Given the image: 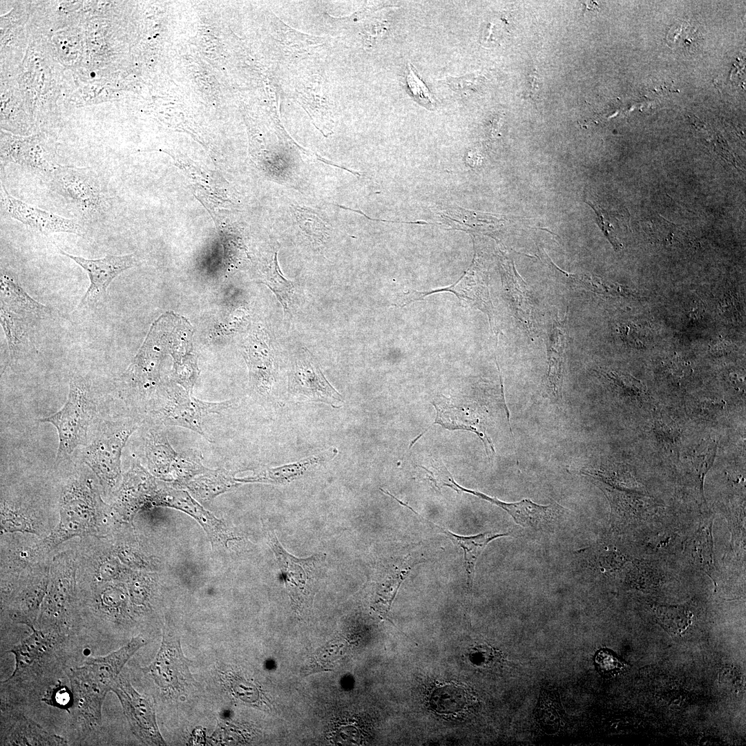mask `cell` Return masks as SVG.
<instances>
[{
  "mask_svg": "<svg viewBox=\"0 0 746 746\" xmlns=\"http://www.w3.org/2000/svg\"><path fill=\"white\" fill-rule=\"evenodd\" d=\"M1 141V157L4 162L15 163L47 176L57 165L44 156L41 148L32 139L23 140L3 135Z\"/></svg>",
  "mask_w": 746,
  "mask_h": 746,
  "instance_id": "7402d4cb",
  "label": "cell"
},
{
  "mask_svg": "<svg viewBox=\"0 0 746 746\" xmlns=\"http://www.w3.org/2000/svg\"><path fill=\"white\" fill-rule=\"evenodd\" d=\"M455 486L458 492L462 491L471 494L502 508L513 517L517 524L524 527H537L540 524L549 519L557 508L556 505H539L530 499L508 503L483 492L463 488L457 483Z\"/></svg>",
  "mask_w": 746,
  "mask_h": 746,
  "instance_id": "44dd1931",
  "label": "cell"
},
{
  "mask_svg": "<svg viewBox=\"0 0 746 746\" xmlns=\"http://www.w3.org/2000/svg\"><path fill=\"white\" fill-rule=\"evenodd\" d=\"M70 638L54 631L32 629L28 636L8 651L14 655L15 666L1 686L37 690L46 673L64 665V649Z\"/></svg>",
  "mask_w": 746,
  "mask_h": 746,
  "instance_id": "7a4b0ae2",
  "label": "cell"
},
{
  "mask_svg": "<svg viewBox=\"0 0 746 746\" xmlns=\"http://www.w3.org/2000/svg\"><path fill=\"white\" fill-rule=\"evenodd\" d=\"M14 532L37 534L36 522L25 508L6 500L1 501V534Z\"/></svg>",
  "mask_w": 746,
  "mask_h": 746,
  "instance_id": "d6a6232c",
  "label": "cell"
},
{
  "mask_svg": "<svg viewBox=\"0 0 746 746\" xmlns=\"http://www.w3.org/2000/svg\"><path fill=\"white\" fill-rule=\"evenodd\" d=\"M711 528V522L701 525L688 547L694 563L713 579L716 567Z\"/></svg>",
  "mask_w": 746,
  "mask_h": 746,
  "instance_id": "f546056e",
  "label": "cell"
},
{
  "mask_svg": "<svg viewBox=\"0 0 746 746\" xmlns=\"http://www.w3.org/2000/svg\"><path fill=\"white\" fill-rule=\"evenodd\" d=\"M717 449L716 441L709 439L695 447L688 457V469L696 479L699 489L703 495L704 479L714 464Z\"/></svg>",
  "mask_w": 746,
  "mask_h": 746,
  "instance_id": "836d02e7",
  "label": "cell"
},
{
  "mask_svg": "<svg viewBox=\"0 0 746 746\" xmlns=\"http://www.w3.org/2000/svg\"><path fill=\"white\" fill-rule=\"evenodd\" d=\"M56 247L60 254L73 260L88 274L90 285L80 301L81 306L91 305L106 298L107 288L113 280L137 263L135 254L123 256L107 254L102 258L93 260L72 255Z\"/></svg>",
  "mask_w": 746,
  "mask_h": 746,
  "instance_id": "7c38bea8",
  "label": "cell"
},
{
  "mask_svg": "<svg viewBox=\"0 0 746 746\" xmlns=\"http://www.w3.org/2000/svg\"><path fill=\"white\" fill-rule=\"evenodd\" d=\"M126 593L120 584L113 582L97 583L91 604L97 614L105 622L113 621L122 615L126 609Z\"/></svg>",
  "mask_w": 746,
  "mask_h": 746,
  "instance_id": "83f0119b",
  "label": "cell"
},
{
  "mask_svg": "<svg viewBox=\"0 0 746 746\" xmlns=\"http://www.w3.org/2000/svg\"><path fill=\"white\" fill-rule=\"evenodd\" d=\"M202 454L198 450L189 449L178 453L171 470L175 473V481L185 484L208 468L202 463Z\"/></svg>",
  "mask_w": 746,
  "mask_h": 746,
  "instance_id": "74e56055",
  "label": "cell"
},
{
  "mask_svg": "<svg viewBox=\"0 0 746 746\" xmlns=\"http://www.w3.org/2000/svg\"><path fill=\"white\" fill-rule=\"evenodd\" d=\"M437 411L434 423L440 424L450 430H463L475 433L482 441L487 455L490 459V455H495L493 444L486 432L485 426L479 419L468 414L463 408H457L449 403H433Z\"/></svg>",
  "mask_w": 746,
  "mask_h": 746,
  "instance_id": "d4e9b609",
  "label": "cell"
},
{
  "mask_svg": "<svg viewBox=\"0 0 746 746\" xmlns=\"http://www.w3.org/2000/svg\"><path fill=\"white\" fill-rule=\"evenodd\" d=\"M595 663L598 671L606 677H614L625 669V663L611 651L602 649L597 652Z\"/></svg>",
  "mask_w": 746,
  "mask_h": 746,
  "instance_id": "ee69618b",
  "label": "cell"
},
{
  "mask_svg": "<svg viewBox=\"0 0 746 746\" xmlns=\"http://www.w3.org/2000/svg\"><path fill=\"white\" fill-rule=\"evenodd\" d=\"M694 27H691L689 23L682 21L674 23L667 35V43L671 48H680L688 50L694 46V41L698 36L696 35Z\"/></svg>",
  "mask_w": 746,
  "mask_h": 746,
  "instance_id": "b9f144b4",
  "label": "cell"
},
{
  "mask_svg": "<svg viewBox=\"0 0 746 746\" xmlns=\"http://www.w3.org/2000/svg\"><path fill=\"white\" fill-rule=\"evenodd\" d=\"M1 745H68L15 707H1Z\"/></svg>",
  "mask_w": 746,
  "mask_h": 746,
  "instance_id": "9a60e30c",
  "label": "cell"
},
{
  "mask_svg": "<svg viewBox=\"0 0 746 746\" xmlns=\"http://www.w3.org/2000/svg\"><path fill=\"white\" fill-rule=\"evenodd\" d=\"M406 79L408 88L417 100L424 106L433 108L434 101L429 90L418 77L410 63L408 64Z\"/></svg>",
  "mask_w": 746,
  "mask_h": 746,
  "instance_id": "7dc6e473",
  "label": "cell"
},
{
  "mask_svg": "<svg viewBox=\"0 0 746 746\" xmlns=\"http://www.w3.org/2000/svg\"><path fill=\"white\" fill-rule=\"evenodd\" d=\"M135 429V426L128 425L106 432L84 451L85 463L106 491L115 489L122 479V450Z\"/></svg>",
  "mask_w": 746,
  "mask_h": 746,
  "instance_id": "9c48e42d",
  "label": "cell"
},
{
  "mask_svg": "<svg viewBox=\"0 0 746 746\" xmlns=\"http://www.w3.org/2000/svg\"><path fill=\"white\" fill-rule=\"evenodd\" d=\"M26 318L1 308V324L11 356H14L19 353L20 347L25 343L24 338L28 336V323Z\"/></svg>",
  "mask_w": 746,
  "mask_h": 746,
  "instance_id": "8d00e7d4",
  "label": "cell"
},
{
  "mask_svg": "<svg viewBox=\"0 0 746 746\" xmlns=\"http://www.w3.org/2000/svg\"><path fill=\"white\" fill-rule=\"evenodd\" d=\"M111 691L117 697L135 736L149 745H166L156 720L153 698L139 693L124 673L115 680Z\"/></svg>",
  "mask_w": 746,
  "mask_h": 746,
  "instance_id": "ba28073f",
  "label": "cell"
},
{
  "mask_svg": "<svg viewBox=\"0 0 746 746\" xmlns=\"http://www.w3.org/2000/svg\"><path fill=\"white\" fill-rule=\"evenodd\" d=\"M593 207L597 222L605 236L610 241L615 250L622 248V245L618 238V231L627 229L629 226V213L627 209L620 211H609L596 201L586 200Z\"/></svg>",
  "mask_w": 746,
  "mask_h": 746,
  "instance_id": "1f68e13d",
  "label": "cell"
},
{
  "mask_svg": "<svg viewBox=\"0 0 746 746\" xmlns=\"http://www.w3.org/2000/svg\"><path fill=\"white\" fill-rule=\"evenodd\" d=\"M337 454V450H329L318 455L302 459L296 463L278 468L264 469L252 477L236 479L238 482H271L283 483L302 475L314 466L332 459Z\"/></svg>",
  "mask_w": 746,
  "mask_h": 746,
  "instance_id": "484cf974",
  "label": "cell"
},
{
  "mask_svg": "<svg viewBox=\"0 0 746 746\" xmlns=\"http://www.w3.org/2000/svg\"><path fill=\"white\" fill-rule=\"evenodd\" d=\"M52 565L49 585L35 628L71 636L75 629V562L63 553L54 558Z\"/></svg>",
  "mask_w": 746,
  "mask_h": 746,
  "instance_id": "3957f363",
  "label": "cell"
},
{
  "mask_svg": "<svg viewBox=\"0 0 746 746\" xmlns=\"http://www.w3.org/2000/svg\"><path fill=\"white\" fill-rule=\"evenodd\" d=\"M430 703L437 713L454 714L465 709L468 703V696L462 687L449 684L434 689Z\"/></svg>",
  "mask_w": 746,
  "mask_h": 746,
  "instance_id": "e575fe53",
  "label": "cell"
},
{
  "mask_svg": "<svg viewBox=\"0 0 746 746\" xmlns=\"http://www.w3.org/2000/svg\"><path fill=\"white\" fill-rule=\"evenodd\" d=\"M107 509L91 480L73 481L62 490L59 521L42 541L43 547L51 550L75 537L98 535L103 530Z\"/></svg>",
  "mask_w": 746,
  "mask_h": 746,
  "instance_id": "6da1fadb",
  "label": "cell"
},
{
  "mask_svg": "<svg viewBox=\"0 0 746 746\" xmlns=\"http://www.w3.org/2000/svg\"><path fill=\"white\" fill-rule=\"evenodd\" d=\"M122 575V568L114 557L106 556L97 563L95 579L97 583L113 582L119 580Z\"/></svg>",
  "mask_w": 746,
  "mask_h": 746,
  "instance_id": "bcb514c9",
  "label": "cell"
},
{
  "mask_svg": "<svg viewBox=\"0 0 746 746\" xmlns=\"http://www.w3.org/2000/svg\"><path fill=\"white\" fill-rule=\"evenodd\" d=\"M231 405V401H201L180 390L169 395L162 416L165 424L186 428L206 437L202 427V419L210 413L219 414Z\"/></svg>",
  "mask_w": 746,
  "mask_h": 746,
  "instance_id": "5bb4252c",
  "label": "cell"
},
{
  "mask_svg": "<svg viewBox=\"0 0 746 746\" xmlns=\"http://www.w3.org/2000/svg\"><path fill=\"white\" fill-rule=\"evenodd\" d=\"M687 405L689 414L694 418L710 421L721 414L725 409V402L718 399L700 398L690 400Z\"/></svg>",
  "mask_w": 746,
  "mask_h": 746,
  "instance_id": "ab89813d",
  "label": "cell"
},
{
  "mask_svg": "<svg viewBox=\"0 0 746 746\" xmlns=\"http://www.w3.org/2000/svg\"><path fill=\"white\" fill-rule=\"evenodd\" d=\"M294 216L304 234L314 244L323 243L329 235L326 222L314 211L305 207H294Z\"/></svg>",
  "mask_w": 746,
  "mask_h": 746,
  "instance_id": "d590c367",
  "label": "cell"
},
{
  "mask_svg": "<svg viewBox=\"0 0 746 746\" xmlns=\"http://www.w3.org/2000/svg\"><path fill=\"white\" fill-rule=\"evenodd\" d=\"M729 382L736 390H743V388H745V380L743 374L730 373Z\"/></svg>",
  "mask_w": 746,
  "mask_h": 746,
  "instance_id": "816d5d0a",
  "label": "cell"
},
{
  "mask_svg": "<svg viewBox=\"0 0 746 746\" xmlns=\"http://www.w3.org/2000/svg\"><path fill=\"white\" fill-rule=\"evenodd\" d=\"M653 431L656 440L666 448L676 445L680 437V430L676 423L660 416L654 419Z\"/></svg>",
  "mask_w": 746,
  "mask_h": 746,
  "instance_id": "7bdbcfd3",
  "label": "cell"
},
{
  "mask_svg": "<svg viewBox=\"0 0 746 746\" xmlns=\"http://www.w3.org/2000/svg\"><path fill=\"white\" fill-rule=\"evenodd\" d=\"M238 484L236 479L225 469H207L184 485L200 500L208 501Z\"/></svg>",
  "mask_w": 746,
  "mask_h": 746,
  "instance_id": "4316f807",
  "label": "cell"
},
{
  "mask_svg": "<svg viewBox=\"0 0 746 746\" xmlns=\"http://www.w3.org/2000/svg\"><path fill=\"white\" fill-rule=\"evenodd\" d=\"M262 274V283L275 294L283 308L285 316L291 318L295 286L293 282L282 274L277 261L276 250Z\"/></svg>",
  "mask_w": 746,
  "mask_h": 746,
  "instance_id": "4dcf8cb0",
  "label": "cell"
},
{
  "mask_svg": "<svg viewBox=\"0 0 746 746\" xmlns=\"http://www.w3.org/2000/svg\"><path fill=\"white\" fill-rule=\"evenodd\" d=\"M1 308L21 316L42 318L50 313L46 305L35 300L21 286L13 273L1 269Z\"/></svg>",
  "mask_w": 746,
  "mask_h": 746,
  "instance_id": "ffe728a7",
  "label": "cell"
},
{
  "mask_svg": "<svg viewBox=\"0 0 746 746\" xmlns=\"http://www.w3.org/2000/svg\"><path fill=\"white\" fill-rule=\"evenodd\" d=\"M48 177L51 189L84 216L104 211L102 184L93 169L57 164Z\"/></svg>",
  "mask_w": 746,
  "mask_h": 746,
  "instance_id": "5b68a950",
  "label": "cell"
},
{
  "mask_svg": "<svg viewBox=\"0 0 746 746\" xmlns=\"http://www.w3.org/2000/svg\"><path fill=\"white\" fill-rule=\"evenodd\" d=\"M609 379L613 381L622 394L631 400L643 402L647 399L645 386L635 378L628 374L611 372Z\"/></svg>",
  "mask_w": 746,
  "mask_h": 746,
  "instance_id": "60d3db41",
  "label": "cell"
},
{
  "mask_svg": "<svg viewBox=\"0 0 746 746\" xmlns=\"http://www.w3.org/2000/svg\"><path fill=\"white\" fill-rule=\"evenodd\" d=\"M147 643L141 636L133 637L119 649L104 655L86 658L84 663L103 682L112 686L133 656Z\"/></svg>",
  "mask_w": 746,
  "mask_h": 746,
  "instance_id": "603a6c76",
  "label": "cell"
},
{
  "mask_svg": "<svg viewBox=\"0 0 746 746\" xmlns=\"http://www.w3.org/2000/svg\"><path fill=\"white\" fill-rule=\"evenodd\" d=\"M269 545L277 558L285 586L291 597H300L311 588L316 577V565L320 562V555H312L306 559H298L286 551L278 542L276 535L268 532Z\"/></svg>",
  "mask_w": 746,
  "mask_h": 746,
  "instance_id": "ac0fdd59",
  "label": "cell"
},
{
  "mask_svg": "<svg viewBox=\"0 0 746 746\" xmlns=\"http://www.w3.org/2000/svg\"><path fill=\"white\" fill-rule=\"evenodd\" d=\"M50 582V570L41 568L19 588L1 596L2 605L16 624L35 629Z\"/></svg>",
  "mask_w": 746,
  "mask_h": 746,
  "instance_id": "4fadbf2b",
  "label": "cell"
},
{
  "mask_svg": "<svg viewBox=\"0 0 746 746\" xmlns=\"http://www.w3.org/2000/svg\"><path fill=\"white\" fill-rule=\"evenodd\" d=\"M732 350V344L725 341H718L711 347V352L715 354H723Z\"/></svg>",
  "mask_w": 746,
  "mask_h": 746,
  "instance_id": "f907efd6",
  "label": "cell"
},
{
  "mask_svg": "<svg viewBox=\"0 0 746 746\" xmlns=\"http://www.w3.org/2000/svg\"><path fill=\"white\" fill-rule=\"evenodd\" d=\"M191 663L184 656L179 635L164 627L156 656L142 671L161 689L181 692L195 682L189 669Z\"/></svg>",
  "mask_w": 746,
  "mask_h": 746,
  "instance_id": "52a82bcc",
  "label": "cell"
},
{
  "mask_svg": "<svg viewBox=\"0 0 746 746\" xmlns=\"http://www.w3.org/2000/svg\"><path fill=\"white\" fill-rule=\"evenodd\" d=\"M543 694L538 706V718L544 727L555 730L562 718L560 704L555 693L544 691Z\"/></svg>",
  "mask_w": 746,
  "mask_h": 746,
  "instance_id": "f35d334b",
  "label": "cell"
},
{
  "mask_svg": "<svg viewBox=\"0 0 746 746\" xmlns=\"http://www.w3.org/2000/svg\"><path fill=\"white\" fill-rule=\"evenodd\" d=\"M73 698L71 689L57 683L47 688L41 700L47 705L59 709H69L73 705Z\"/></svg>",
  "mask_w": 746,
  "mask_h": 746,
  "instance_id": "f6af8a7d",
  "label": "cell"
},
{
  "mask_svg": "<svg viewBox=\"0 0 746 746\" xmlns=\"http://www.w3.org/2000/svg\"><path fill=\"white\" fill-rule=\"evenodd\" d=\"M73 693V720L80 734L97 731L102 726V705L111 687L84 663L66 671Z\"/></svg>",
  "mask_w": 746,
  "mask_h": 746,
  "instance_id": "8992f818",
  "label": "cell"
},
{
  "mask_svg": "<svg viewBox=\"0 0 746 746\" xmlns=\"http://www.w3.org/2000/svg\"><path fill=\"white\" fill-rule=\"evenodd\" d=\"M91 417L89 385L82 376L71 377L67 400L53 414L41 419L57 429L59 446L56 461L64 460L85 440Z\"/></svg>",
  "mask_w": 746,
  "mask_h": 746,
  "instance_id": "277c9868",
  "label": "cell"
},
{
  "mask_svg": "<svg viewBox=\"0 0 746 746\" xmlns=\"http://www.w3.org/2000/svg\"><path fill=\"white\" fill-rule=\"evenodd\" d=\"M288 390L296 396L334 408L341 407L343 403L342 396L325 377L315 357L305 347L294 356L288 376Z\"/></svg>",
  "mask_w": 746,
  "mask_h": 746,
  "instance_id": "30bf717a",
  "label": "cell"
},
{
  "mask_svg": "<svg viewBox=\"0 0 746 746\" xmlns=\"http://www.w3.org/2000/svg\"><path fill=\"white\" fill-rule=\"evenodd\" d=\"M243 355L249 368L251 387L262 394L269 392L274 381V358L264 335L251 336Z\"/></svg>",
  "mask_w": 746,
  "mask_h": 746,
  "instance_id": "d6986e66",
  "label": "cell"
},
{
  "mask_svg": "<svg viewBox=\"0 0 746 746\" xmlns=\"http://www.w3.org/2000/svg\"><path fill=\"white\" fill-rule=\"evenodd\" d=\"M157 486L149 472L133 465L124 477L113 509L122 519L131 520L142 508L153 506Z\"/></svg>",
  "mask_w": 746,
  "mask_h": 746,
  "instance_id": "e0dca14e",
  "label": "cell"
},
{
  "mask_svg": "<svg viewBox=\"0 0 746 746\" xmlns=\"http://www.w3.org/2000/svg\"><path fill=\"white\" fill-rule=\"evenodd\" d=\"M664 369L672 379L680 381L690 373V368L687 364L679 358H671L666 362Z\"/></svg>",
  "mask_w": 746,
  "mask_h": 746,
  "instance_id": "681fc988",
  "label": "cell"
},
{
  "mask_svg": "<svg viewBox=\"0 0 746 746\" xmlns=\"http://www.w3.org/2000/svg\"><path fill=\"white\" fill-rule=\"evenodd\" d=\"M153 506L173 508L189 514L202 525L214 542L227 545L229 540L235 539L222 522L204 509L186 491L158 484Z\"/></svg>",
  "mask_w": 746,
  "mask_h": 746,
  "instance_id": "2e32d148",
  "label": "cell"
},
{
  "mask_svg": "<svg viewBox=\"0 0 746 746\" xmlns=\"http://www.w3.org/2000/svg\"><path fill=\"white\" fill-rule=\"evenodd\" d=\"M389 495L397 501L400 504L412 510L414 514L421 517L426 523L432 525L444 533L452 542L461 547L463 551L464 555V566L467 574L468 582L470 585L472 582V579L475 574V567L477 559L485 548V547L491 541L499 538L504 536H507L508 533L493 534L492 533H479L475 535L471 536H463L457 535L446 529L443 526L435 524L432 522L425 519L422 515L414 511L412 508L409 506L407 504L403 503L401 500L398 499L392 494Z\"/></svg>",
  "mask_w": 746,
  "mask_h": 746,
  "instance_id": "cb8c5ba5",
  "label": "cell"
},
{
  "mask_svg": "<svg viewBox=\"0 0 746 746\" xmlns=\"http://www.w3.org/2000/svg\"><path fill=\"white\" fill-rule=\"evenodd\" d=\"M145 454L151 472L164 479L169 476L178 453L166 435L151 432L146 441Z\"/></svg>",
  "mask_w": 746,
  "mask_h": 746,
  "instance_id": "f1b7e54d",
  "label": "cell"
},
{
  "mask_svg": "<svg viewBox=\"0 0 746 746\" xmlns=\"http://www.w3.org/2000/svg\"><path fill=\"white\" fill-rule=\"evenodd\" d=\"M661 621L667 627H686L689 615L686 611L678 607H661L658 611Z\"/></svg>",
  "mask_w": 746,
  "mask_h": 746,
  "instance_id": "c3c4849f",
  "label": "cell"
},
{
  "mask_svg": "<svg viewBox=\"0 0 746 746\" xmlns=\"http://www.w3.org/2000/svg\"><path fill=\"white\" fill-rule=\"evenodd\" d=\"M1 210L10 218L38 233L48 236L55 233H68L82 236L83 227L72 218L56 215L12 196L1 181Z\"/></svg>",
  "mask_w": 746,
  "mask_h": 746,
  "instance_id": "8fae6325",
  "label": "cell"
}]
</instances>
